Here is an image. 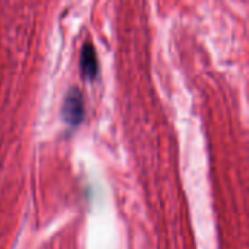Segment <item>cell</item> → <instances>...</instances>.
<instances>
[{
    "instance_id": "1",
    "label": "cell",
    "mask_w": 249,
    "mask_h": 249,
    "mask_svg": "<svg viewBox=\"0 0 249 249\" xmlns=\"http://www.w3.org/2000/svg\"><path fill=\"white\" fill-rule=\"evenodd\" d=\"M63 118L67 124L70 125H77L85 115V104H83V96L82 92L76 88L71 86L63 101V108H61Z\"/></svg>"
},
{
    "instance_id": "2",
    "label": "cell",
    "mask_w": 249,
    "mask_h": 249,
    "mask_svg": "<svg viewBox=\"0 0 249 249\" xmlns=\"http://www.w3.org/2000/svg\"><path fill=\"white\" fill-rule=\"evenodd\" d=\"M80 67L82 73L86 79L93 80L98 74V60H96V53L92 44L86 42L82 47L80 53Z\"/></svg>"
}]
</instances>
